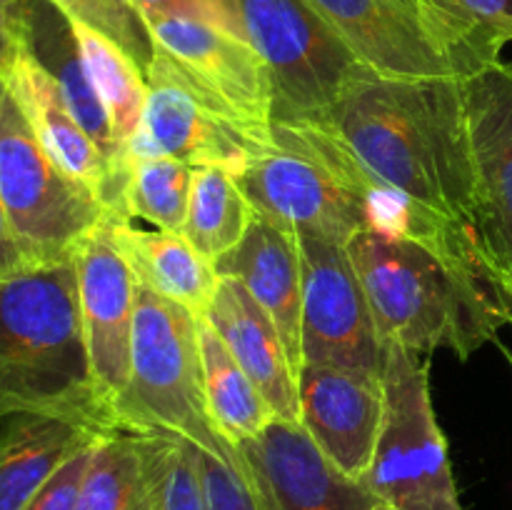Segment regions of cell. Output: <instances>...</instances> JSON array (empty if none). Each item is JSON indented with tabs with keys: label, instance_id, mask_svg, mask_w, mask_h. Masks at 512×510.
Masks as SVG:
<instances>
[{
	"label": "cell",
	"instance_id": "cell-28",
	"mask_svg": "<svg viewBox=\"0 0 512 510\" xmlns=\"http://www.w3.org/2000/svg\"><path fill=\"white\" fill-rule=\"evenodd\" d=\"M50 3L63 10L70 20H78L108 35L120 48L128 50L148 73L155 55L153 40L148 25L133 8V0H50Z\"/></svg>",
	"mask_w": 512,
	"mask_h": 510
},
{
	"label": "cell",
	"instance_id": "cell-15",
	"mask_svg": "<svg viewBox=\"0 0 512 510\" xmlns=\"http://www.w3.org/2000/svg\"><path fill=\"white\" fill-rule=\"evenodd\" d=\"M385 415L383 373L343 365H303L298 423L343 473L363 480Z\"/></svg>",
	"mask_w": 512,
	"mask_h": 510
},
{
	"label": "cell",
	"instance_id": "cell-6",
	"mask_svg": "<svg viewBox=\"0 0 512 510\" xmlns=\"http://www.w3.org/2000/svg\"><path fill=\"white\" fill-rule=\"evenodd\" d=\"M365 68L390 78L465 80L505 45L445 0H310Z\"/></svg>",
	"mask_w": 512,
	"mask_h": 510
},
{
	"label": "cell",
	"instance_id": "cell-23",
	"mask_svg": "<svg viewBox=\"0 0 512 510\" xmlns=\"http://www.w3.org/2000/svg\"><path fill=\"white\" fill-rule=\"evenodd\" d=\"M165 435L110 430L93 443L78 510H153Z\"/></svg>",
	"mask_w": 512,
	"mask_h": 510
},
{
	"label": "cell",
	"instance_id": "cell-2",
	"mask_svg": "<svg viewBox=\"0 0 512 510\" xmlns=\"http://www.w3.org/2000/svg\"><path fill=\"white\" fill-rule=\"evenodd\" d=\"M348 253L383 343L468 360L512 325L505 273L488 250H443L363 230Z\"/></svg>",
	"mask_w": 512,
	"mask_h": 510
},
{
	"label": "cell",
	"instance_id": "cell-32",
	"mask_svg": "<svg viewBox=\"0 0 512 510\" xmlns=\"http://www.w3.org/2000/svg\"><path fill=\"white\" fill-rule=\"evenodd\" d=\"M25 50V0H0V78Z\"/></svg>",
	"mask_w": 512,
	"mask_h": 510
},
{
	"label": "cell",
	"instance_id": "cell-33",
	"mask_svg": "<svg viewBox=\"0 0 512 510\" xmlns=\"http://www.w3.org/2000/svg\"><path fill=\"white\" fill-rule=\"evenodd\" d=\"M133 8L148 25L150 20L158 18H193V20H208L223 28L218 15L213 13L205 0H133Z\"/></svg>",
	"mask_w": 512,
	"mask_h": 510
},
{
	"label": "cell",
	"instance_id": "cell-24",
	"mask_svg": "<svg viewBox=\"0 0 512 510\" xmlns=\"http://www.w3.org/2000/svg\"><path fill=\"white\" fill-rule=\"evenodd\" d=\"M198 333L210 420L228 443L238 445L240 440L255 438L275 420L273 408L230 355L220 335L210 328L208 320H200Z\"/></svg>",
	"mask_w": 512,
	"mask_h": 510
},
{
	"label": "cell",
	"instance_id": "cell-26",
	"mask_svg": "<svg viewBox=\"0 0 512 510\" xmlns=\"http://www.w3.org/2000/svg\"><path fill=\"white\" fill-rule=\"evenodd\" d=\"M70 23H73L80 58L88 70L90 83L113 123L115 138L125 148L143 118L145 100H148V75L140 68L138 60L108 35L78 20H70Z\"/></svg>",
	"mask_w": 512,
	"mask_h": 510
},
{
	"label": "cell",
	"instance_id": "cell-36",
	"mask_svg": "<svg viewBox=\"0 0 512 510\" xmlns=\"http://www.w3.org/2000/svg\"><path fill=\"white\" fill-rule=\"evenodd\" d=\"M505 283H508V290H510V298H512V280L508 278V273H505ZM505 355H508L510 365H512V350H505Z\"/></svg>",
	"mask_w": 512,
	"mask_h": 510
},
{
	"label": "cell",
	"instance_id": "cell-5",
	"mask_svg": "<svg viewBox=\"0 0 512 510\" xmlns=\"http://www.w3.org/2000/svg\"><path fill=\"white\" fill-rule=\"evenodd\" d=\"M200 318L138 285L130 375L113 403V430L178 435L205 453L235 458L205 403Z\"/></svg>",
	"mask_w": 512,
	"mask_h": 510
},
{
	"label": "cell",
	"instance_id": "cell-27",
	"mask_svg": "<svg viewBox=\"0 0 512 510\" xmlns=\"http://www.w3.org/2000/svg\"><path fill=\"white\" fill-rule=\"evenodd\" d=\"M195 168L175 158H143L130 165L125 210L160 230L183 233Z\"/></svg>",
	"mask_w": 512,
	"mask_h": 510
},
{
	"label": "cell",
	"instance_id": "cell-1",
	"mask_svg": "<svg viewBox=\"0 0 512 510\" xmlns=\"http://www.w3.org/2000/svg\"><path fill=\"white\" fill-rule=\"evenodd\" d=\"M325 123L375 180L475 228L463 80L390 78L363 65Z\"/></svg>",
	"mask_w": 512,
	"mask_h": 510
},
{
	"label": "cell",
	"instance_id": "cell-11",
	"mask_svg": "<svg viewBox=\"0 0 512 510\" xmlns=\"http://www.w3.org/2000/svg\"><path fill=\"white\" fill-rule=\"evenodd\" d=\"M298 243L303 263L300 368L343 365L383 373L385 343L348 245L315 235H298Z\"/></svg>",
	"mask_w": 512,
	"mask_h": 510
},
{
	"label": "cell",
	"instance_id": "cell-22",
	"mask_svg": "<svg viewBox=\"0 0 512 510\" xmlns=\"http://www.w3.org/2000/svg\"><path fill=\"white\" fill-rule=\"evenodd\" d=\"M0 423V510H23L75 450L103 435L53 415H13Z\"/></svg>",
	"mask_w": 512,
	"mask_h": 510
},
{
	"label": "cell",
	"instance_id": "cell-4",
	"mask_svg": "<svg viewBox=\"0 0 512 510\" xmlns=\"http://www.w3.org/2000/svg\"><path fill=\"white\" fill-rule=\"evenodd\" d=\"M238 183L258 215L340 245L370 228L373 203L385 188L325 120H275Z\"/></svg>",
	"mask_w": 512,
	"mask_h": 510
},
{
	"label": "cell",
	"instance_id": "cell-37",
	"mask_svg": "<svg viewBox=\"0 0 512 510\" xmlns=\"http://www.w3.org/2000/svg\"><path fill=\"white\" fill-rule=\"evenodd\" d=\"M373 510H395V508H390V505L380 503V500H378V503H375V508H373Z\"/></svg>",
	"mask_w": 512,
	"mask_h": 510
},
{
	"label": "cell",
	"instance_id": "cell-29",
	"mask_svg": "<svg viewBox=\"0 0 512 510\" xmlns=\"http://www.w3.org/2000/svg\"><path fill=\"white\" fill-rule=\"evenodd\" d=\"M153 510H210L200 470V450L190 440L165 435Z\"/></svg>",
	"mask_w": 512,
	"mask_h": 510
},
{
	"label": "cell",
	"instance_id": "cell-20",
	"mask_svg": "<svg viewBox=\"0 0 512 510\" xmlns=\"http://www.w3.org/2000/svg\"><path fill=\"white\" fill-rule=\"evenodd\" d=\"M25 48L53 75L73 118L98 143L110 168L128 188V155L123 143L115 138L113 123L90 83L68 15L50 0H25Z\"/></svg>",
	"mask_w": 512,
	"mask_h": 510
},
{
	"label": "cell",
	"instance_id": "cell-10",
	"mask_svg": "<svg viewBox=\"0 0 512 510\" xmlns=\"http://www.w3.org/2000/svg\"><path fill=\"white\" fill-rule=\"evenodd\" d=\"M155 55L165 60L205 110L243 135L268 143L273 83L258 50L208 20L158 18L148 23Z\"/></svg>",
	"mask_w": 512,
	"mask_h": 510
},
{
	"label": "cell",
	"instance_id": "cell-21",
	"mask_svg": "<svg viewBox=\"0 0 512 510\" xmlns=\"http://www.w3.org/2000/svg\"><path fill=\"white\" fill-rule=\"evenodd\" d=\"M108 225L115 248L140 288L153 290L183 305L195 318L205 320L220 275L215 265L183 238V233L145 230L133 225V220L108 218Z\"/></svg>",
	"mask_w": 512,
	"mask_h": 510
},
{
	"label": "cell",
	"instance_id": "cell-9",
	"mask_svg": "<svg viewBox=\"0 0 512 510\" xmlns=\"http://www.w3.org/2000/svg\"><path fill=\"white\" fill-rule=\"evenodd\" d=\"M245 38L273 83V123L325 120L363 68L310 0H238Z\"/></svg>",
	"mask_w": 512,
	"mask_h": 510
},
{
	"label": "cell",
	"instance_id": "cell-16",
	"mask_svg": "<svg viewBox=\"0 0 512 510\" xmlns=\"http://www.w3.org/2000/svg\"><path fill=\"white\" fill-rule=\"evenodd\" d=\"M145 75L148 100L138 128L125 145L128 163L175 158L193 168H223L238 178L255 145L205 110L160 55H153Z\"/></svg>",
	"mask_w": 512,
	"mask_h": 510
},
{
	"label": "cell",
	"instance_id": "cell-31",
	"mask_svg": "<svg viewBox=\"0 0 512 510\" xmlns=\"http://www.w3.org/2000/svg\"><path fill=\"white\" fill-rule=\"evenodd\" d=\"M445 3L460 10L498 43H512V0H445Z\"/></svg>",
	"mask_w": 512,
	"mask_h": 510
},
{
	"label": "cell",
	"instance_id": "cell-38",
	"mask_svg": "<svg viewBox=\"0 0 512 510\" xmlns=\"http://www.w3.org/2000/svg\"><path fill=\"white\" fill-rule=\"evenodd\" d=\"M508 278H510V280H512V270H510V273H508Z\"/></svg>",
	"mask_w": 512,
	"mask_h": 510
},
{
	"label": "cell",
	"instance_id": "cell-13",
	"mask_svg": "<svg viewBox=\"0 0 512 510\" xmlns=\"http://www.w3.org/2000/svg\"><path fill=\"white\" fill-rule=\"evenodd\" d=\"M73 260L90 375L113 428V403L130 375L138 283L115 248L108 220L78 245Z\"/></svg>",
	"mask_w": 512,
	"mask_h": 510
},
{
	"label": "cell",
	"instance_id": "cell-17",
	"mask_svg": "<svg viewBox=\"0 0 512 510\" xmlns=\"http://www.w3.org/2000/svg\"><path fill=\"white\" fill-rule=\"evenodd\" d=\"M3 80L55 163L103 205L110 220H130L125 210V183L110 168L98 143L73 118L53 75L28 48L15 58Z\"/></svg>",
	"mask_w": 512,
	"mask_h": 510
},
{
	"label": "cell",
	"instance_id": "cell-3",
	"mask_svg": "<svg viewBox=\"0 0 512 510\" xmlns=\"http://www.w3.org/2000/svg\"><path fill=\"white\" fill-rule=\"evenodd\" d=\"M13 415L113 430L90 375L75 260L0 280V420Z\"/></svg>",
	"mask_w": 512,
	"mask_h": 510
},
{
	"label": "cell",
	"instance_id": "cell-19",
	"mask_svg": "<svg viewBox=\"0 0 512 510\" xmlns=\"http://www.w3.org/2000/svg\"><path fill=\"white\" fill-rule=\"evenodd\" d=\"M215 270L218 275L238 280L273 318L300 373L303 263L298 233L255 215L245 238L215 263Z\"/></svg>",
	"mask_w": 512,
	"mask_h": 510
},
{
	"label": "cell",
	"instance_id": "cell-35",
	"mask_svg": "<svg viewBox=\"0 0 512 510\" xmlns=\"http://www.w3.org/2000/svg\"><path fill=\"white\" fill-rule=\"evenodd\" d=\"M205 3L213 8V13L218 15L225 30H230V33L238 35V38H245L243 23H240L238 0H205ZM245 40H248V38H245Z\"/></svg>",
	"mask_w": 512,
	"mask_h": 510
},
{
	"label": "cell",
	"instance_id": "cell-34",
	"mask_svg": "<svg viewBox=\"0 0 512 510\" xmlns=\"http://www.w3.org/2000/svg\"><path fill=\"white\" fill-rule=\"evenodd\" d=\"M30 268H38V265L30 263L28 253L23 250L13 230V223H10L8 210L0 200V280L15 278V275L25 273Z\"/></svg>",
	"mask_w": 512,
	"mask_h": 510
},
{
	"label": "cell",
	"instance_id": "cell-18",
	"mask_svg": "<svg viewBox=\"0 0 512 510\" xmlns=\"http://www.w3.org/2000/svg\"><path fill=\"white\" fill-rule=\"evenodd\" d=\"M205 320L263 393L278 420H298V368L278 325L235 278L220 275Z\"/></svg>",
	"mask_w": 512,
	"mask_h": 510
},
{
	"label": "cell",
	"instance_id": "cell-8",
	"mask_svg": "<svg viewBox=\"0 0 512 510\" xmlns=\"http://www.w3.org/2000/svg\"><path fill=\"white\" fill-rule=\"evenodd\" d=\"M0 200L33 265L73 260L78 245L108 220L103 205L43 148L0 78Z\"/></svg>",
	"mask_w": 512,
	"mask_h": 510
},
{
	"label": "cell",
	"instance_id": "cell-12",
	"mask_svg": "<svg viewBox=\"0 0 512 510\" xmlns=\"http://www.w3.org/2000/svg\"><path fill=\"white\" fill-rule=\"evenodd\" d=\"M263 510H373L378 498L343 473L298 420H278L235 445Z\"/></svg>",
	"mask_w": 512,
	"mask_h": 510
},
{
	"label": "cell",
	"instance_id": "cell-7",
	"mask_svg": "<svg viewBox=\"0 0 512 510\" xmlns=\"http://www.w3.org/2000/svg\"><path fill=\"white\" fill-rule=\"evenodd\" d=\"M385 415L363 483L395 510H465L430 398V363L385 343Z\"/></svg>",
	"mask_w": 512,
	"mask_h": 510
},
{
	"label": "cell",
	"instance_id": "cell-25",
	"mask_svg": "<svg viewBox=\"0 0 512 510\" xmlns=\"http://www.w3.org/2000/svg\"><path fill=\"white\" fill-rule=\"evenodd\" d=\"M255 208L240 188L238 178L223 168H195L183 238L210 263L245 238L255 220Z\"/></svg>",
	"mask_w": 512,
	"mask_h": 510
},
{
	"label": "cell",
	"instance_id": "cell-14",
	"mask_svg": "<svg viewBox=\"0 0 512 510\" xmlns=\"http://www.w3.org/2000/svg\"><path fill=\"white\" fill-rule=\"evenodd\" d=\"M475 190V230L503 273L512 270V63L463 80Z\"/></svg>",
	"mask_w": 512,
	"mask_h": 510
},
{
	"label": "cell",
	"instance_id": "cell-30",
	"mask_svg": "<svg viewBox=\"0 0 512 510\" xmlns=\"http://www.w3.org/2000/svg\"><path fill=\"white\" fill-rule=\"evenodd\" d=\"M95 440H90L88 445L75 450V453L50 475L48 483L30 498V503L25 505L23 510H78L80 483H83V475L85 468H88L90 450H93Z\"/></svg>",
	"mask_w": 512,
	"mask_h": 510
}]
</instances>
